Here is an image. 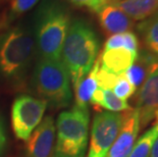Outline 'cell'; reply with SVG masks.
Wrapping results in <instances>:
<instances>
[{
    "label": "cell",
    "instance_id": "obj_1",
    "mask_svg": "<svg viewBox=\"0 0 158 157\" xmlns=\"http://www.w3.org/2000/svg\"><path fill=\"white\" fill-rule=\"evenodd\" d=\"M99 40L95 31L83 19L70 22L62 46L61 60L75 90L88 75L97 59Z\"/></svg>",
    "mask_w": 158,
    "mask_h": 157
},
{
    "label": "cell",
    "instance_id": "obj_2",
    "mask_svg": "<svg viewBox=\"0 0 158 157\" xmlns=\"http://www.w3.org/2000/svg\"><path fill=\"white\" fill-rule=\"evenodd\" d=\"M70 24L69 13L61 3L45 0L36 14L35 40L40 58L61 59L62 46Z\"/></svg>",
    "mask_w": 158,
    "mask_h": 157
},
{
    "label": "cell",
    "instance_id": "obj_3",
    "mask_svg": "<svg viewBox=\"0 0 158 157\" xmlns=\"http://www.w3.org/2000/svg\"><path fill=\"white\" fill-rule=\"evenodd\" d=\"M36 49V40L29 27L18 25L0 35V73L9 81L26 75Z\"/></svg>",
    "mask_w": 158,
    "mask_h": 157
},
{
    "label": "cell",
    "instance_id": "obj_4",
    "mask_svg": "<svg viewBox=\"0 0 158 157\" xmlns=\"http://www.w3.org/2000/svg\"><path fill=\"white\" fill-rule=\"evenodd\" d=\"M89 110L73 106L56 121V142L51 157H84L88 144Z\"/></svg>",
    "mask_w": 158,
    "mask_h": 157
},
{
    "label": "cell",
    "instance_id": "obj_5",
    "mask_svg": "<svg viewBox=\"0 0 158 157\" xmlns=\"http://www.w3.org/2000/svg\"><path fill=\"white\" fill-rule=\"evenodd\" d=\"M33 85L41 99L54 107H66L72 100L69 72L61 59L40 58L36 64Z\"/></svg>",
    "mask_w": 158,
    "mask_h": 157
},
{
    "label": "cell",
    "instance_id": "obj_6",
    "mask_svg": "<svg viewBox=\"0 0 158 157\" xmlns=\"http://www.w3.org/2000/svg\"><path fill=\"white\" fill-rule=\"evenodd\" d=\"M47 107L43 99L30 95H21L13 101L11 108V126L16 138L27 141L33 131L41 122Z\"/></svg>",
    "mask_w": 158,
    "mask_h": 157
},
{
    "label": "cell",
    "instance_id": "obj_7",
    "mask_svg": "<svg viewBox=\"0 0 158 157\" xmlns=\"http://www.w3.org/2000/svg\"><path fill=\"white\" fill-rule=\"evenodd\" d=\"M123 112L103 111L94 116L88 157H105L122 129Z\"/></svg>",
    "mask_w": 158,
    "mask_h": 157
},
{
    "label": "cell",
    "instance_id": "obj_8",
    "mask_svg": "<svg viewBox=\"0 0 158 157\" xmlns=\"http://www.w3.org/2000/svg\"><path fill=\"white\" fill-rule=\"evenodd\" d=\"M135 109L139 114L140 128H145L155 118L158 110V57L138 91Z\"/></svg>",
    "mask_w": 158,
    "mask_h": 157
},
{
    "label": "cell",
    "instance_id": "obj_9",
    "mask_svg": "<svg viewBox=\"0 0 158 157\" xmlns=\"http://www.w3.org/2000/svg\"><path fill=\"white\" fill-rule=\"evenodd\" d=\"M55 144V122L46 116L27 140L26 157H51Z\"/></svg>",
    "mask_w": 158,
    "mask_h": 157
},
{
    "label": "cell",
    "instance_id": "obj_10",
    "mask_svg": "<svg viewBox=\"0 0 158 157\" xmlns=\"http://www.w3.org/2000/svg\"><path fill=\"white\" fill-rule=\"evenodd\" d=\"M140 129L139 114L137 110L130 108L123 111L122 129L105 157H127L135 145Z\"/></svg>",
    "mask_w": 158,
    "mask_h": 157
},
{
    "label": "cell",
    "instance_id": "obj_11",
    "mask_svg": "<svg viewBox=\"0 0 158 157\" xmlns=\"http://www.w3.org/2000/svg\"><path fill=\"white\" fill-rule=\"evenodd\" d=\"M97 14L101 27L111 35L131 31L135 23L126 12L109 1L97 12Z\"/></svg>",
    "mask_w": 158,
    "mask_h": 157
},
{
    "label": "cell",
    "instance_id": "obj_12",
    "mask_svg": "<svg viewBox=\"0 0 158 157\" xmlns=\"http://www.w3.org/2000/svg\"><path fill=\"white\" fill-rule=\"evenodd\" d=\"M138 53L131 52L124 48L103 50L100 66L114 75H123L135 62Z\"/></svg>",
    "mask_w": 158,
    "mask_h": 157
},
{
    "label": "cell",
    "instance_id": "obj_13",
    "mask_svg": "<svg viewBox=\"0 0 158 157\" xmlns=\"http://www.w3.org/2000/svg\"><path fill=\"white\" fill-rule=\"evenodd\" d=\"M109 2L126 12L133 21L142 22L158 12V0H123Z\"/></svg>",
    "mask_w": 158,
    "mask_h": 157
},
{
    "label": "cell",
    "instance_id": "obj_14",
    "mask_svg": "<svg viewBox=\"0 0 158 157\" xmlns=\"http://www.w3.org/2000/svg\"><path fill=\"white\" fill-rule=\"evenodd\" d=\"M156 58V56L152 55L148 51L141 52L140 54L138 53L135 62L124 72L123 75L136 89L140 88L146 80Z\"/></svg>",
    "mask_w": 158,
    "mask_h": 157
},
{
    "label": "cell",
    "instance_id": "obj_15",
    "mask_svg": "<svg viewBox=\"0 0 158 157\" xmlns=\"http://www.w3.org/2000/svg\"><path fill=\"white\" fill-rule=\"evenodd\" d=\"M100 66V59H96L93 68L91 71L84 78L78 87L75 89L76 93V106L81 108H88V103L91 101L92 95L96 89L98 88V83H97V72Z\"/></svg>",
    "mask_w": 158,
    "mask_h": 157
},
{
    "label": "cell",
    "instance_id": "obj_16",
    "mask_svg": "<svg viewBox=\"0 0 158 157\" xmlns=\"http://www.w3.org/2000/svg\"><path fill=\"white\" fill-rule=\"evenodd\" d=\"M138 31L148 52L158 57V12L141 22L138 25Z\"/></svg>",
    "mask_w": 158,
    "mask_h": 157
},
{
    "label": "cell",
    "instance_id": "obj_17",
    "mask_svg": "<svg viewBox=\"0 0 158 157\" xmlns=\"http://www.w3.org/2000/svg\"><path fill=\"white\" fill-rule=\"evenodd\" d=\"M90 102L94 105L105 108L107 111L112 112H122L131 108L127 101L119 99L111 90L108 89L97 88Z\"/></svg>",
    "mask_w": 158,
    "mask_h": 157
},
{
    "label": "cell",
    "instance_id": "obj_18",
    "mask_svg": "<svg viewBox=\"0 0 158 157\" xmlns=\"http://www.w3.org/2000/svg\"><path fill=\"white\" fill-rule=\"evenodd\" d=\"M158 137V125L156 123L152 128L143 134L135 142L132 151L127 157H150L151 150Z\"/></svg>",
    "mask_w": 158,
    "mask_h": 157
},
{
    "label": "cell",
    "instance_id": "obj_19",
    "mask_svg": "<svg viewBox=\"0 0 158 157\" xmlns=\"http://www.w3.org/2000/svg\"><path fill=\"white\" fill-rule=\"evenodd\" d=\"M115 48H124L131 52L139 53V41L137 36L131 31L111 35L107 39L104 50Z\"/></svg>",
    "mask_w": 158,
    "mask_h": 157
},
{
    "label": "cell",
    "instance_id": "obj_20",
    "mask_svg": "<svg viewBox=\"0 0 158 157\" xmlns=\"http://www.w3.org/2000/svg\"><path fill=\"white\" fill-rule=\"evenodd\" d=\"M39 0H12L10 9L7 14V23L13 22L19 15L32 9Z\"/></svg>",
    "mask_w": 158,
    "mask_h": 157
},
{
    "label": "cell",
    "instance_id": "obj_21",
    "mask_svg": "<svg viewBox=\"0 0 158 157\" xmlns=\"http://www.w3.org/2000/svg\"><path fill=\"white\" fill-rule=\"evenodd\" d=\"M136 88L130 83V81L126 78V76L120 75L117 79L116 83L114 84L111 91L115 94V96L118 97L119 99L127 101V99L136 92Z\"/></svg>",
    "mask_w": 158,
    "mask_h": 157
},
{
    "label": "cell",
    "instance_id": "obj_22",
    "mask_svg": "<svg viewBox=\"0 0 158 157\" xmlns=\"http://www.w3.org/2000/svg\"><path fill=\"white\" fill-rule=\"evenodd\" d=\"M119 76L114 75L112 72H109L108 71H106V69L102 68L101 66H99V69L96 75L97 83H98V88L112 90L113 86L116 83Z\"/></svg>",
    "mask_w": 158,
    "mask_h": 157
},
{
    "label": "cell",
    "instance_id": "obj_23",
    "mask_svg": "<svg viewBox=\"0 0 158 157\" xmlns=\"http://www.w3.org/2000/svg\"><path fill=\"white\" fill-rule=\"evenodd\" d=\"M73 5L80 7H86L94 12H98L104 5L106 4L107 0H69Z\"/></svg>",
    "mask_w": 158,
    "mask_h": 157
},
{
    "label": "cell",
    "instance_id": "obj_24",
    "mask_svg": "<svg viewBox=\"0 0 158 157\" xmlns=\"http://www.w3.org/2000/svg\"><path fill=\"white\" fill-rule=\"evenodd\" d=\"M6 141H7V137H6L4 122H3L2 118L0 116V155L4 151L5 146H6Z\"/></svg>",
    "mask_w": 158,
    "mask_h": 157
},
{
    "label": "cell",
    "instance_id": "obj_25",
    "mask_svg": "<svg viewBox=\"0 0 158 157\" xmlns=\"http://www.w3.org/2000/svg\"><path fill=\"white\" fill-rule=\"evenodd\" d=\"M157 125H158V122H157ZM150 157H158V137H157L156 141L152 147V150H151Z\"/></svg>",
    "mask_w": 158,
    "mask_h": 157
},
{
    "label": "cell",
    "instance_id": "obj_26",
    "mask_svg": "<svg viewBox=\"0 0 158 157\" xmlns=\"http://www.w3.org/2000/svg\"><path fill=\"white\" fill-rule=\"evenodd\" d=\"M154 119H155V122H156V123L158 122V110L156 111V114H155V118H154Z\"/></svg>",
    "mask_w": 158,
    "mask_h": 157
},
{
    "label": "cell",
    "instance_id": "obj_27",
    "mask_svg": "<svg viewBox=\"0 0 158 157\" xmlns=\"http://www.w3.org/2000/svg\"><path fill=\"white\" fill-rule=\"evenodd\" d=\"M107 1H123V0H107Z\"/></svg>",
    "mask_w": 158,
    "mask_h": 157
}]
</instances>
